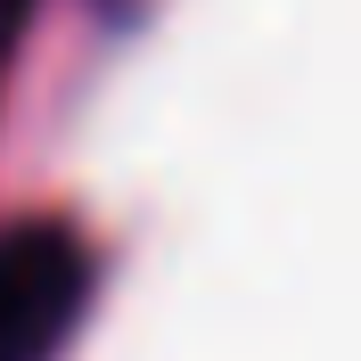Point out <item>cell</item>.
<instances>
[{"instance_id":"1","label":"cell","mask_w":361,"mask_h":361,"mask_svg":"<svg viewBox=\"0 0 361 361\" xmlns=\"http://www.w3.org/2000/svg\"><path fill=\"white\" fill-rule=\"evenodd\" d=\"M90 304V247L66 222L0 230V361H58Z\"/></svg>"},{"instance_id":"2","label":"cell","mask_w":361,"mask_h":361,"mask_svg":"<svg viewBox=\"0 0 361 361\" xmlns=\"http://www.w3.org/2000/svg\"><path fill=\"white\" fill-rule=\"evenodd\" d=\"M17 17H25V0H0V33H17Z\"/></svg>"}]
</instances>
